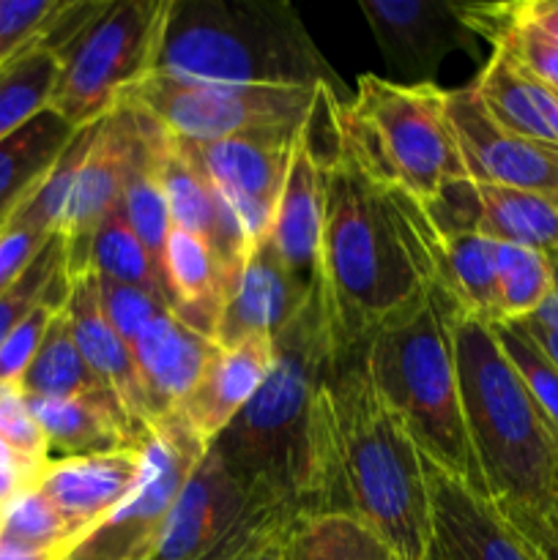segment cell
<instances>
[{
  "mask_svg": "<svg viewBox=\"0 0 558 560\" xmlns=\"http://www.w3.org/2000/svg\"><path fill=\"white\" fill-rule=\"evenodd\" d=\"M334 96L332 88L323 91L328 145H317L310 131L326 170L317 290L334 345L353 348L425 304L441 235L414 195L375 180L339 145Z\"/></svg>",
  "mask_w": 558,
  "mask_h": 560,
  "instance_id": "obj_1",
  "label": "cell"
},
{
  "mask_svg": "<svg viewBox=\"0 0 558 560\" xmlns=\"http://www.w3.org/2000/svg\"><path fill=\"white\" fill-rule=\"evenodd\" d=\"M364 345H334L317 388L312 514H348L375 530L397 560H421L430 536L421 452L377 392Z\"/></svg>",
  "mask_w": 558,
  "mask_h": 560,
  "instance_id": "obj_2",
  "label": "cell"
},
{
  "mask_svg": "<svg viewBox=\"0 0 558 560\" xmlns=\"http://www.w3.org/2000/svg\"><path fill=\"white\" fill-rule=\"evenodd\" d=\"M274 364L255 397L208 448L288 517L312 514L317 481V388L334 350L317 284L274 337Z\"/></svg>",
  "mask_w": 558,
  "mask_h": 560,
  "instance_id": "obj_3",
  "label": "cell"
},
{
  "mask_svg": "<svg viewBox=\"0 0 558 560\" xmlns=\"http://www.w3.org/2000/svg\"><path fill=\"white\" fill-rule=\"evenodd\" d=\"M151 74L184 85H342L282 0H167Z\"/></svg>",
  "mask_w": 558,
  "mask_h": 560,
  "instance_id": "obj_4",
  "label": "cell"
},
{
  "mask_svg": "<svg viewBox=\"0 0 558 560\" xmlns=\"http://www.w3.org/2000/svg\"><path fill=\"white\" fill-rule=\"evenodd\" d=\"M452 301V299H449ZM465 432L485 495L498 509L547 517L558 441L490 323L449 304Z\"/></svg>",
  "mask_w": 558,
  "mask_h": 560,
  "instance_id": "obj_5",
  "label": "cell"
},
{
  "mask_svg": "<svg viewBox=\"0 0 558 560\" xmlns=\"http://www.w3.org/2000/svg\"><path fill=\"white\" fill-rule=\"evenodd\" d=\"M449 304V295L432 284L419 310L367 339L364 355L377 392L416 448L485 495L465 432Z\"/></svg>",
  "mask_w": 558,
  "mask_h": 560,
  "instance_id": "obj_6",
  "label": "cell"
},
{
  "mask_svg": "<svg viewBox=\"0 0 558 560\" xmlns=\"http://www.w3.org/2000/svg\"><path fill=\"white\" fill-rule=\"evenodd\" d=\"M332 124L353 162L419 202H430L449 184L468 180L446 118V91L438 85H397L361 74L353 102L334 96Z\"/></svg>",
  "mask_w": 558,
  "mask_h": 560,
  "instance_id": "obj_7",
  "label": "cell"
},
{
  "mask_svg": "<svg viewBox=\"0 0 558 560\" xmlns=\"http://www.w3.org/2000/svg\"><path fill=\"white\" fill-rule=\"evenodd\" d=\"M164 11L167 0H66L42 42L58 58L49 109L74 129L107 118L153 71Z\"/></svg>",
  "mask_w": 558,
  "mask_h": 560,
  "instance_id": "obj_8",
  "label": "cell"
},
{
  "mask_svg": "<svg viewBox=\"0 0 558 560\" xmlns=\"http://www.w3.org/2000/svg\"><path fill=\"white\" fill-rule=\"evenodd\" d=\"M293 517L246 490L206 448L151 560H246L279 541Z\"/></svg>",
  "mask_w": 558,
  "mask_h": 560,
  "instance_id": "obj_9",
  "label": "cell"
},
{
  "mask_svg": "<svg viewBox=\"0 0 558 560\" xmlns=\"http://www.w3.org/2000/svg\"><path fill=\"white\" fill-rule=\"evenodd\" d=\"M315 96L317 88L184 85L148 74L124 93L120 104L148 115L181 140L213 142L228 137L299 135L310 120Z\"/></svg>",
  "mask_w": 558,
  "mask_h": 560,
  "instance_id": "obj_10",
  "label": "cell"
},
{
  "mask_svg": "<svg viewBox=\"0 0 558 560\" xmlns=\"http://www.w3.org/2000/svg\"><path fill=\"white\" fill-rule=\"evenodd\" d=\"M206 448L178 410L148 421L140 481L104 523L71 547L66 560H151L170 512Z\"/></svg>",
  "mask_w": 558,
  "mask_h": 560,
  "instance_id": "obj_11",
  "label": "cell"
},
{
  "mask_svg": "<svg viewBox=\"0 0 558 560\" xmlns=\"http://www.w3.org/2000/svg\"><path fill=\"white\" fill-rule=\"evenodd\" d=\"M359 9L397 85H435L449 55H474L481 42L468 20V3L361 0Z\"/></svg>",
  "mask_w": 558,
  "mask_h": 560,
  "instance_id": "obj_12",
  "label": "cell"
},
{
  "mask_svg": "<svg viewBox=\"0 0 558 560\" xmlns=\"http://www.w3.org/2000/svg\"><path fill=\"white\" fill-rule=\"evenodd\" d=\"M181 140V137H178ZM293 137H228L213 142L181 140L211 189L228 202L252 246L268 235L293 153Z\"/></svg>",
  "mask_w": 558,
  "mask_h": 560,
  "instance_id": "obj_13",
  "label": "cell"
},
{
  "mask_svg": "<svg viewBox=\"0 0 558 560\" xmlns=\"http://www.w3.org/2000/svg\"><path fill=\"white\" fill-rule=\"evenodd\" d=\"M446 118L474 184L558 195V148L503 129L474 85L446 91Z\"/></svg>",
  "mask_w": 558,
  "mask_h": 560,
  "instance_id": "obj_14",
  "label": "cell"
},
{
  "mask_svg": "<svg viewBox=\"0 0 558 560\" xmlns=\"http://www.w3.org/2000/svg\"><path fill=\"white\" fill-rule=\"evenodd\" d=\"M421 465L430 490V536L421 560H536L490 498L425 454Z\"/></svg>",
  "mask_w": 558,
  "mask_h": 560,
  "instance_id": "obj_15",
  "label": "cell"
},
{
  "mask_svg": "<svg viewBox=\"0 0 558 560\" xmlns=\"http://www.w3.org/2000/svg\"><path fill=\"white\" fill-rule=\"evenodd\" d=\"M140 476L142 446L120 448L47 463L38 474L36 490L58 512L77 545L131 495Z\"/></svg>",
  "mask_w": 558,
  "mask_h": 560,
  "instance_id": "obj_16",
  "label": "cell"
},
{
  "mask_svg": "<svg viewBox=\"0 0 558 560\" xmlns=\"http://www.w3.org/2000/svg\"><path fill=\"white\" fill-rule=\"evenodd\" d=\"M126 153H129V124H126L124 109L115 107L98 126L96 140L77 173L74 189H71L58 230L66 246V273L71 282L91 271L93 235L102 228L104 219L118 208L126 175Z\"/></svg>",
  "mask_w": 558,
  "mask_h": 560,
  "instance_id": "obj_17",
  "label": "cell"
},
{
  "mask_svg": "<svg viewBox=\"0 0 558 560\" xmlns=\"http://www.w3.org/2000/svg\"><path fill=\"white\" fill-rule=\"evenodd\" d=\"M310 124V120H306ZM295 135L290 167L274 213L271 238L288 271L304 290L317 284L323 235V202H326V170L310 137V126Z\"/></svg>",
  "mask_w": 558,
  "mask_h": 560,
  "instance_id": "obj_18",
  "label": "cell"
},
{
  "mask_svg": "<svg viewBox=\"0 0 558 560\" xmlns=\"http://www.w3.org/2000/svg\"><path fill=\"white\" fill-rule=\"evenodd\" d=\"M47 441V463L140 448L148 427L137 424L109 388L80 397H27Z\"/></svg>",
  "mask_w": 558,
  "mask_h": 560,
  "instance_id": "obj_19",
  "label": "cell"
},
{
  "mask_svg": "<svg viewBox=\"0 0 558 560\" xmlns=\"http://www.w3.org/2000/svg\"><path fill=\"white\" fill-rule=\"evenodd\" d=\"M295 282L293 273L282 262L279 252L274 249L271 238H263L252 249L239 282L230 290L224 301L222 320H219L213 342L219 348H235L252 337H277L304 306L306 295Z\"/></svg>",
  "mask_w": 558,
  "mask_h": 560,
  "instance_id": "obj_20",
  "label": "cell"
},
{
  "mask_svg": "<svg viewBox=\"0 0 558 560\" xmlns=\"http://www.w3.org/2000/svg\"><path fill=\"white\" fill-rule=\"evenodd\" d=\"M129 348L151 421L173 413L189 397L217 353V342L191 331L173 312H164L148 323Z\"/></svg>",
  "mask_w": 558,
  "mask_h": 560,
  "instance_id": "obj_21",
  "label": "cell"
},
{
  "mask_svg": "<svg viewBox=\"0 0 558 560\" xmlns=\"http://www.w3.org/2000/svg\"><path fill=\"white\" fill-rule=\"evenodd\" d=\"M274 339L252 337L235 348H219L211 364L202 372L200 383L178 405V413L197 432L206 446H211L230 421L255 397L274 364Z\"/></svg>",
  "mask_w": 558,
  "mask_h": 560,
  "instance_id": "obj_22",
  "label": "cell"
},
{
  "mask_svg": "<svg viewBox=\"0 0 558 560\" xmlns=\"http://www.w3.org/2000/svg\"><path fill=\"white\" fill-rule=\"evenodd\" d=\"M63 315L82 359L88 361L98 383L118 397V402L137 424L148 427L151 416H148L146 392H142L140 375H137L135 355L104 317L102 304H98V273L93 268L71 282Z\"/></svg>",
  "mask_w": 558,
  "mask_h": 560,
  "instance_id": "obj_23",
  "label": "cell"
},
{
  "mask_svg": "<svg viewBox=\"0 0 558 560\" xmlns=\"http://www.w3.org/2000/svg\"><path fill=\"white\" fill-rule=\"evenodd\" d=\"M487 113L512 135L558 148V88L531 74L503 47H492L490 60L474 82Z\"/></svg>",
  "mask_w": 558,
  "mask_h": 560,
  "instance_id": "obj_24",
  "label": "cell"
},
{
  "mask_svg": "<svg viewBox=\"0 0 558 560\" xmlns=\"http://www.w3.org/2000/svg\"><path fill=\"white\" fill-rule=\"evenodd\" d=\"M162 282L170 312L213 342L228 290L217 257L200 235L181 228L170 230L162 252Z\"/></svg>",
  "mask_w": 558,
  "mask_h": 560,
  "instance_id": "obj_25",
  "label": "cell"
},
{
  "mask_svg": "<svg viewBox=\"0 0 558 560\" xmlns=\"http://www.w3.org/2000/svg\"><path fill=\"white\" fill-rule=\"evenodd\" d=\"M74 131V126L47 107L0 140V228L42 184Z\"/></svg>",
  "mask_w": 558,
  "mask_h": 560,
  "instance_id": "obj_26",
  "label": "cell"
},
{
  "mask_svg": "<svg viewBox=\"0 0 558 560\" xmlns=\"http://www.w3.org/2000/svg\"><path fill=\"white\" fill-rule=\"evenodd\" d=\"M435 284L465 315L498 323V241L485 233L441 235Z\"/></svg>",
  "mask_w": 558,
  "mask_h": 560,
  "instance_id": "obj_27",
  "label": "cell"
},
{
  "mask_svg": "<svg viewBox=\"0 0 558 560\" xmlns=\"http://www.w3.org/2000/svg\"><path fill=\"white\" fill-rule=\"evenodd\" d=\"M479 233L501 244L525 246L542 255L558 257V195L507 186H479Z\"/></svg>",
  "mask_w": 558,
  "mask_h": 560,
  "instance_id": "obj_28",
  "label": "cell"
},
{
  "mask_svg": "<svg viewBox=\"0 0 558 560\" xmlns=\"http://www.w3.org/2000/svg\"><path fill=\"white\" fill-rule=\"evenodd\" d=\"M284 560H397L386 541L348 514H301L282 539Z\"/></svg>",
  "mask_w": 558,
  "mask_h": 560,
  "instance_id": "obj_29",
  "label": "cell"
},
{
  "mask_svg": "<svg viewBox=\"0 0 558 560\" xmlns=\"http://www.w3.org/2000/svg\"><path fill=\"white\" fill-rule=\"evenodd\" d=\"M156 167L164 197H167L173 228H181L208 241L213 228V211H217L213 189L208 186L206 175L200 173L195 159L189 156L184 142L164 129L162 137H159Z\"/></svg>",
  "mask_w": 558,
  "mask_h": 560,
  "instance_id": "obj_30",
  "label": "cell"
},
{
  "mask_svg": "<svg viewBox=\"0 0 558 560\" xmlns=\"http://www.w3.org/2000/svg\"><path fill=\"white\" fill-rule=\"evenodd\" d=\"M20 388L25 397H80L104 388L82 359L63 312L49 326L36 359L22 375Z\"/></svg>",
  "mask_w": 558,
  "mask_h": 560,
  "instance_id": "obj_31",
  "label": "cell"
},
{
  "mask_svg": "<svg viewBox=\"0 0 558 560\" xmlns=\"http://www.w3.org/2000/svg\"><path fill=\"white\" fill-rule=\"evenodd\" d=\"M55 82L58 58L44 44H36L11 63L0 66V140L49 107Z\"/></svg>",
  "mask_w": 558,
  "mask_h": 560,
  "instance_id": "obj_32",
  "label": "cell"
},
{
  "mask_svg": "<svg viewBox=\"0 0 558 560\" xmlns=\"http://www.w3.org/2000/svg\"><path fill=\"white\" fill-rule=\"evenodd\" d=\"M556 288V260L498 241V320L520 323L542 310Z\"/></svg>",
  "mask_w": 558,
  "mask_h": 560,
  "instance_id": "obj_33",
  "label": "cell"
},
{
  "mask_svg": "<svg viewBox=\"0 0 558 560\" xmlns=\"http://www.w3.org/2000/svg\"><path fill=\"white\" fill-rule=\"evenodd\" d=\"M102 120L88 124L74 131V137H71L69 145L63 148V153H60L58 162L53 164V170L44 175L42 184H38L36 189L31 191V197L11 213V219L5 224L31 228L44 235L58 233L60 222H63L66 206H69L71 189H74L77 173H80L82 162H85L88 151H91L93 140H96V131L98 126H102Z\"/></svg>",
  "mask_w": 558,
  "mask_h": 560,
  "instance_id": "obj_34",
  "label": "cell"
},
{
  "mask_svg": "<svg viewBox=\"0 0 558 560\" xmlns=\"http://www.w3.org/2000/svg\"><path fill=\"white\" fill-rule=\"evenodd\" d=\"M91 268L104 279H113V282L135 284V288L153 290V293L164 295V282L162 271H159L156 260L148 255V249L142 246V241L137 238L135 230L126 222L124 211H120V202L113 213L102 222V228L96 230L91 244Z\"/></svg>",
  "mask_w": 558,
  "mask_h": 560,
  "instance_id": "obj_35",
  "label": "cell"
},
{
  "mask_svg": "<svg viewBox=\"0 0 558 560\" xmlns=\"http://www.w3.org/2000/svg\"><path fill=\"white\" fill-rule=\"evenodd\" d=\"M71 279L66 273V246L58 233L44 244L36 260L25 268L14 284L0 293V342L49 299H69Z\"/></svg>",
  "mask_w": 558,
  "mask_h": 560,
  "instance_id": "obj_36",
  "label": "cell"
},
{
  "mask_svg": "<svg viewBox=\"0 0 558 560\" xmlns=\"http://www.w3.org/2000/svg\"><path fill=\"white\" fill-rule=\"evenodd\" d=\"M492 334H496L498 345L503 348V353L509 355V361L514 364V370L523 377L525 388H528L531 399L539 408L542 419L550 427V432L558 441V366L545 350L539 348L534 337L525 331L520 323H507L498 320L490 323Z\"/></svg>",
  "mask_w": 558,
  "mask_h": 560,
  "instance_id": "obj_37",
  "label": "cell"
},
{
  "mask_svg": "<svg viewBox=\"0 0 558 560\" xmlns=\"http://www.w3.org/2000/svg\"><path fill=\"white\" fill-rule=\"evenodd\" d=\"M0 536L22 545L42 547V550H60L69 556L74 547L69 528L58 517L47 498L36 490V485L16 492L3 509H0Z\"/></svg>",
  "mask_w": 558,
  "mask_h": 560,
  "instance_id": "obj_38",
  "label": "cell"
},
{
  "mask_svg": "<svg viewBox=\"0 0 558 560\" xmlns=\"http://www.w3.org/2000/svg\"><path fill=\"white\" fill-rule=\"evenodd\" d=\"M66 0H0V66L42 44Z\"/></svg>",
  "mask_w": 558,
  "mask_h": 560,
  "instance_id": "obj_39",
  "label": "cell"
},
{
  "mask_svg": "<svg viewBox=\"0 0 558 560\" xmlns=\"http://www.w3.org/2000/svg\"><path fill=\"white\" fill-rule=\"evenodd\" d=\"M98 304H102V312L109 320V326L115 328V334L126 345L135 342L148 323L170 312L167 301L159 293H153V290L113 282V279L104 277H98Z\"/></svg>",
  "mask_w": 558,
  "mask_h": 560,
  "instance_id": "obj_40",
  "label": "cell"
},
{
  "mask_svg": "<svg viewBox=\"0 0 558 560\" xmlns=\"http://www.w3.org/2000/svg\"><path fill=\"white\" fill-rule=\"evenodd\" d=\"M0 441L31 468L42 470L47 465V441L16 383H0Z\"/></svg>",
  "mask_w": 558,
  "mask_h": 560,
  "instance_id": "obj_41",
  "label": "cell"
},
{
  "mask_svg": "<svg viewBox=\"0 0 558 560\" xmlns=\"http://www.w3.org/2000/svg\"><path fill=\"white\" fill-rule=\"evenodd\" d=\"M63 306L66 299L44 301L0 342V383H16L20 386L22 375L27 372L31 361L36 359L49 326L63 312Z\"/></svg>",
  "mask_w": 558,
  "mask_h": 560,
  "instance_id": "obj_42",
  "label": "cell"
},
{
  "mask_svg": "<svg viewBox=\"0 0 558 560\" xmlns=\"http://www.w3.org/2000/svg\"><path fill=\"white\" fill-rule=\"evenodd\" d=\"M53 235H44L31 228H16V224L0 228V293L25 273V268L36 260V255Z\"/></svg>",
  "mask_w": 558,
  "mask_h": 560,
  "instance_id": "obj_43",
  "label": "cell"
},
{
  "mask_svg": "<svg viewBox=\"0 0 558 560\" xmlns=\"http://www.w3.org/2000/svg\"><path fill=\"white\" fill-rule=\"evenodd\" d=\"M509 523L518 528V534L528 541L536 560H558V528L547 523V517L518 509H501Z\"/></svg>",
  "mask_w": 558,
  "mask_h": 560,
  "instance_id": "obj_44",
  "label": "cell"
},
{
  "mask_svg": "<svg viewBox=\"0 0 558 560\" xmlns=\"http://www.w3.org/2000/svg\"><path fill=\"white\" fill-rule=\"evenodd\" d=\"M520 11L534 25L550 33L553 38H558V0H528V3H520Z\"/></svg>",
  "mask_w": 558,
  "mask_h": 560,
  "instance_id": "obj_45",
  "label": "cell"
},
{
  "mask_svg": "<svg viewBox=\"0 0 558 560\" xmlns=\"http://www.w3.org/2000/svg\"><path fill=\"white\" fill-rule=\"evenodd\" d=\"M0 560H66V552L60 550H42V547L22 545L0 536Z\"/></svg>",
  "mask_w": 558,
  "mask_h": 560,
  "instance_id": "obj_46",
  "label": "cell"
},
{
  "mask_svg": "<svg viewBox=\"0 0 558 560\" xmlns=\"http://www.w3.org/2000/svg\"><path fill=\"white\" fill-rule=\"evenodd\" d=\"M520 326H523L525 331H528L531 337L539 342V348L545 350V353L550 355L558 366V331L556 328H547V326H542V323H534V320H520Z\"/></svg>",
  "mask_w": 558,
  "mask_h": 560,
  "instance_id": "obj_47",
  "label": "cell"
},
{
  "mask_svg": "<svg viewBox=\"0 0 558 560\" xmlns=\"http://www.w3.org/2000/svg\"><path fill=\"white\" fill-rule=\"evenodd\" d=\"M0 474H25V476H31V479H38V474H42V470L31 468L25 459L16 457V454L11 452L3 441H0Z\"/></svg>",
  "mask_w": 558,
  "mask_h": 560,
  "instance_id": "obj_48",
  "label": "cell"
},
{
  "mask_svg": "<svg viewBox=\"0 0 558 560\" xmlns=\"http://www.w3.org/2000/svg\"><path fill=\"white\" fill-rule=\"evenodd\" d=\"M528 320L542 323V326L556 328V331H558V262H556V288H553L550 299H547L545 304H542V310L536 312V315H531Z\"/></svg>",
  "mask_w": 558,
  "mask_h": 560,
  "instance_id": "obj_49",
  "label": "cell"
},
{
  "mask_svg": "<svg viewBox=\"0 0 558 560\" xmlns=\"http://www.w3.org/2000/svg\"><path fill=\"white\" fill-rule=\"evenodd\" d=\"M284 539V536H282ZM282 539L274 541V545H268L266 550H260L257 556L246 558V560H284V550H282Z\"/></svg>",
  "mask_w": 558,
  "mask_h": 560,
  "instance_id": "obj_50",
  "label": "cell"
},
{
  "mask_svg": "<svg viewBox=\"0 0 558 560\" xmlns=\"http://www.w3.org/2000/svg\"><path fill=\"white\" fill-rule=\"evenodd\" d=\"M547 523H550L553 528H558V474H556V481H553V498H550V509H547Z\"/></svg>",
  "mask_w": 558,
  "mask_h": 560,
  "instance_id": "obj_51",
  "label": "cell"
},
{
  "mask_svg": "<svg viewBox=\"0 0 558 560\" xmlns=\"http://www.w3.org/2000/svg\"><path fill=\"white\" fill-rule=\"evenodd\" d=\"M556 262H558V257H556Z\"/></svg>",
  "mask_w": 558,
  "mask_h": 560,
  "instance_id": "obj_52",
  "label": "cell"
}]
</instances>
